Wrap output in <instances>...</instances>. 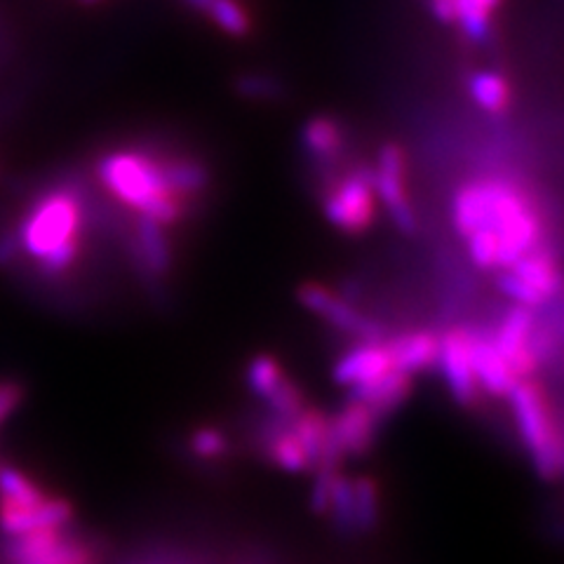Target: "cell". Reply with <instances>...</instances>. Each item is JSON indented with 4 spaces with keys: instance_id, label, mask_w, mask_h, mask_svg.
I'll list each match as a JSON object with an SVG mask.
<instances>
[{
    "instance_id": "6da1fadb",
    "label": "cell",
    "mask_w": 564,
    "mask_h": 564,
    "mask_svg": "<svg viewBox=\"0 0 564 564\" xmlns=\"http://www.w3.org/2000/svg\"><path fill=\"white\" fill-rule=\"evenodd\" d=\"M456 231L468 242L475 267L508 269L541 242V217L529 193L508 180H475L452 203Z\"/></svg>"
},
{
    "instance_id": "7a4b0ae2",
    "label": "cell",
    "mask_w": 564,
    "mask_h": 564,
    "mask_svg": "<svg viewBox=\"0 0 564 564\" xmlns=\"http://www.w3.org/2000/svg\"><path fill=\"white\" fill-rule=\"evenodd\" d=\"M83 203L76 188H50L35 200L17 228L14 240L20 252L39 261L47 278L66 273L80 257Z\"/></svg>"
},
{
    "instance_id": "3957f363",
    "label": "cell",
    "mask_w": 564,
    "mask_h": 564,
    "mask_svg": "<svg viewBox=\"0 0 564 564\" xmlns=\"http://www.w3.org/2000/svg\"><path fill=\"white\" fill-rule=\"evenodd\" d=\"M97 174L113 198L137 209L144 219L167 228L184 217L186 198L174 191L165 161L141 151H113L101 158Z\"/></svg>"
},
{
    "instance_id": "277c9868",
    "label": "cell",
    "mask_w": 564,
    "mask_h": 564,
    "mask_svg": "<svg viewBox=\"0 0 564 564\" xmlns=\"http://www.w3.org/2000/svg\"><path fill=\"white\" fill-rule=\"evenodd\" d=\"M522 443L543 480L560 478L562 440L551 402L534 381H518L508 393Z\"/></svg>"
},
{
    "instance_id": "5b68a950",
    "label": "cell",
    "mask_w": 564,
    "mask_h": 564,
    "mask_svg": "<svg viewBox=\"0 0 564 564\" xmlns=\"http://www.w3.org/2000/svg\"><path fill=\"white\" fill-rule=\"evenodd\" d=\"M0 564H97L95 549L66 527L35 529L0 541Z\"/></svg>"
},
{
    "instance_id": "8992f818",
    "label": "cell",
    "mask_w": 564,
    "mask_h": 564,
    "mask_svg": "<svg viewBox=\"0 0 564 564\" xmlns=\"http://www.w3.org/2000/svg\"><path fill=\"white\" fill-rule=\"evenodd\" d=\"M325 217L348 236H360L377 219V191L372 170L360 167L334 182L323 198Z\"/></svg>"
},
{
    "instance_id": "52a82bcc",
    "label": "cell",
    "mask_w": 564,
    "mask_h": 564,
    "mask_svg": "<svg viewBox=\"0 0 564 564\" xmlns=\"http://www.w3.org/2000/svg\"><path fill=\"white\" fill-rule=\"evenodd\" d=\"M499 288L518 306L536 308L553 302L560 294V269L551 254L534 250L518 259L513 267L503 269Z\"/></svg>"
},
{
    "instance_id": "ba28073f",
    "label": "cell",
    "mask_w": 564,
    "mask_h": 564,
    "mask_svg": "<svg viewBox=\"0 0 564 564\" xmlns=\"http://www.w3.org/2000/svg\"><path fill=\"white\" fill-rule=\"evenodd\" d=\"M299 302H302L311 313L325 317L332 327H337L344 334H350V337L367 344L383 341V327L377 321L362 315L356 306L346 302L344 296L334 294L325 285L306 282V285L299 288Z\"/></svg>"
},
{
    "instance_id": "9c48e42d",
    "label": "cell",
    "mask_w": 564,
    "mask_h": 564,
    "mask_svg": "<svg viewBox=\"0 0 564 564\" xmlns=\"http://www.w3.org/2000/svg\"><path fill=\"white\" fill-rule=\"evenodd\" d=\"M372 174L375 191L379 193V198L388 209V215H391L393 224L402 234H414L416 215L408 196V182H404V174H408V158H404L402 147L383 144L379 151L377 170H372Z\"/></svg>"
},
{
    "instance_id": "30bf717a",
    "label": "cell",
    "mask_w": 564,
    "mask_h": 564,
    "mask_svg": "<svg viewBox=\"0 0 564 564\" xmlns=\"http://www.w3.org/2000/svg\"><path fill=\"white\" fill-rule=\"evenodd\" d=\"M534 327H536V321H534L532 308L516 304L503 315L501 325L491 337L494 346L499 348L503 360L510 367V372H513L518 381L534 377V372L541 365L534 348Z\"/></svg>"
},
{
    "instance_id": "8fae6325",
    "label": "cell",
    "mask_w": 564,
    "mask_h": 564,
    "mask_svg": "<svg viewBox=\"0 0 564 564\" xmlns=\"http://www.w3.org/2000/svg\"><path fill=\"white\" fill-rule=\"evenodd\" d=\"M437 362H440V369H443V377L449 386L454 400L466 404V408L475 404L480 393V386L475 381L473 360H470V329L454 327L447 334H443V337H440Z\"/></svg>"
},
{
    "instance_id": "7c38bea8",
    "label": "cell",
    "mask_w": 564,
    "mask_h": 564,
    "mask_svg": "<svg viewBox=\"0 0 564 564\" xmlns=\"http://www.w3.org/2000/svg\"><path fill=\"white\" fill-rule=\"evenodd\" d=\"M379 416L365 402L350 400L346 408L329 419V435L341 456H362L375 445Z\"/></svg>"
},
{
    "instance_id": "4fadbf2b",
    "label": "cell",
    "mask_w": 564,
    "mask_h": 564,
    "mask_svg": "<svg viewBox=\"0 0 564 564\" xmlns=\"http://www.w3.org/2000/svg\"><path fill=\"white\" fill-rule=\"evenodd\" d=\"M74 520V506L66 499L45 497L33 508H14L0 503V532L3 536H20L35 529H57Z\"/></svg>"
},
{
    "instance_id": "5bb4252c",
    "label": "cell",
    "mask_w": 564,
    "mask_h": 564,
    "mask_svg": "<svg viewBox=\"0 0 564 564\" xmlns=\"http://www.w3.org/2000/svg\"><path fill=\"white\" fill-rule=\"evenodd\" d=\"M391 369L393 362L391 352L386 348V341H362L360 346H352L348 352H344L339 362L334 365V381L348 388H358L383 377L386 372H391Z\"/></svg>"
},
{
    "instance_id": "9a60e30c",
    "label": "cell",
    "mask_w": 564,
    "mask_h": 564,
    "mask_svg": "<svg viewBox=\"0 0 564 564\" xmlns=\"http://www.w3.org/2000/svg\"><path fill=\"white\" fill-rule=\"evenodd\" d=\"M470 360H473V372L478 386L485 388V391H489L491 395L508 398L518 379L513 377V372H510L508 362L503 360L499 348L494 346L489 334L470 329Z\"/></svg>"
},
{
    "instance_id": "2e32d148",
    "label": "cell",
    "mask_w": 564,
    "mask_h": 564,
    "mask_svg": "<svg viewBox=\"0 0 564 564\" xmlns=\"http://www.w3.org/2000/svg\"><path fill=\"white\" fill-rule=\"evenodd\" d=\"M388 352H391V362L395 372L416 375L423 372L437 362L440 350V337L433 332H404L386 341Z\"/></svg>"
},
{
    "instance_id": "e0dca14e",
    "label": "cell",
    "mask_w": 564,
    "mask_h": 564,
    "mask_svg": "<svg viewBox=\"0 0 564 564\" xmlns=\"http://www.w3.org/2000/svg\"><path fill=\"white\" fill-rule=\"evenodd\" d=\"M410 393H412V375L395 372V369H391V372H386L375 381L352 388L350 400L365 402L367 408L381 419L386 414L395 412L400 404L410 398Z\"/></svg>"
},
{
    "instance_id": "ac0fdd59",
    "label": "cell",
    "mask_w": 564,
    "mask_h": 564,
    "mask_svg": "<svg viewBox=\"0 0 564 564\" xmlns=\"http://www.w3.org/2000/svg\"><path fill=\"white\" fill-rule=\"evenodd\" d=\"M134 257L151 278H165L172 267V250L165 228L151 219L139 217L134 236Z\"/></svg>"
},
{
    "instance_id": "d6986e66",
    "label": "cell",
    "mask_w": 564,
    "mask_h": 564,
    "mask_svg": "<svg viewBox=\"0 0 564 564\" xmlns=\"http://www.w3.org/2000/svg\"><path fill=\"white\" fill-rule=\"evenodd\" d=\"M263 452L278 468L288 473L311 470L306 452L299 445L294 431L290 429V421L273 419L267 423V429H263Z\"/></svg>"
},
{
    "instance_id": "ffe728a7",
    "label": "cell",
    "mask_w": 564,
    "mask_h": 564,
    "mask_svg": "<svg viewBox=\"0 0 564 564\" xmlns=\"http://www.w3.org/2000/svg\"><path fill=\"white\" fill-rule=\"evenodd\" d=\"M304 149L317 163H334L344 151V132L334 118L315 116L311 118L302 132Z\"/></svg>"
},
{
    "instance_id": "44dd1931",
    "label": "cell",
    "mask_w": 564,
    "mask_h": 564,
    "mask_svg": "<svg viewBox=\"0 0 564 564\" xmlns=\"http://www.w3.org/2000/svg\"><path fill=\"white\" fill-rule=\"evenodd\" d=\"M456 24L464 29L473 43H487L491 39V14L497 12L501 0H454Z\"/></svg>"
},
{
    "instance_id": "7402d4cb",
    "label": "cell",
    "mask_w": 564,
    "mask_h": 564,
    "mask_svg": "<svg viewBox=\"0 0 564 564\" xmlns=\"http://www.w3.org/2000/svg\"><path fill=\"white\" fill-rule=\"evenodd\" d=\"M473 101L487 113H503L510 106V85L497 70H478L468 80Z\"/></svg>"
},
{
    "instance_id": "603a6c76",
    "label": "cell",
    "mask_w": 564,
    "mask_h": 564,
    "mask_svg": "<svg viewBox=\"0 0 564 564\" xmlns=\"http://www.w3.org/2000/svg\"><path fill=\"white\" fill-rule=\"evenodd\" d=\"M45 499L43 489L22 470L12 466H0V503L14 508H33Z\"/></svg>"
},
{
    "instance_id": "cb8c5ba5",
    "label": "cell",
    "mask_w": 564,
    "mask_h": 564,
    "mask_svg": "<svg viewBox=\"0 0 564 564\" xmlns=\"http://www.w3.org/2000/svg\"><path fill=\"white\" fill-rule=\"evenodd\" d=\"M327 516L332 518L334 527L339 529L344 536H358L356 527V508H352V480L346 475L337 473L329 487V506Z\"/></svg>"
},
{
    "instance_id": "d4e9b609",
    "label": "cell",
    "mask_w": 564,
    "mask_h": 564,
    "mask_svg": "<svg viewBox=\"0 0 564 564\" xmlns=\"http://www.w3.org/2000/svg\"><path fill=\"white\" fill-rule=\"evenodd\" d=\"M352 508H356L358 536L379 527V487L372 478L352 480Z\"/></svg>"
},
{
    "instance_id": "484cf974",
    "label": "cell",
    "mask_w": 564,
    "mask_h": 564,
    "mask_svg": "<svg viewBox=\"0 0 564 564\" xmlns=\"http://www.w3.org/2000/svg\"><path fill=\"white\" fill-rule=\"evenodd\" d=\"M165 170L174 191L186 200L207 186V170L193 158H170L165 161Z\"/></svg>"
},
{
    "instance_id": "4316f807",
    "label": "cell",
    "mask_w": 564,
    "mask_h": 564,
    "mask_svg": "<svg viewBox=\"0 0 564 564\" xmlns=\"http://www.w3.org/2000/svg\"><path fill=\"white\" fill-rule=\"evenodd\" d=\"M205 14H209V20L234 39H245L252 31V17L238 0H212Z\"/></svg>"
},
{
    "instance_id": "83f0119b",
    "label": "cell",
    "mask_w": 564,
    "mask_h": 564,
    "mask_svg": "<svg viewBox=\"0 0 564 564\" xmlns=\"http://www.w3.org/2000/svg\"><path fill=\"white\" fill-rule=\"evenodd\" d=\"M285 379V369L273 356H257L250 365H247V386L259 398L267 400L280 381Z\"/></svg>"
},
{
    "instance_id": "f1b7e54d",
    "label": "cell",
    "mask_w": 564,
    "mask_h": 564,
    "mask_svg": "<svg viewBox=\"0 0 564 564\" xmlns=\"http://www.w3.org/2000/svg\"><path fill=\"white\" fill-rule=\"evenodd\" d=\"M267 404H269L273 419H278V421H292L294 416L302 414L304 408H306L302 391H299L296 383L288 377L282 379L275 391L267 398Z\"/></svg>"
},
{
    "instance_id": "f546056e",
    "label": "cell",
    "mask_w": 564,
    "mask_h": 564,
    "mask_svg": "<svg viewBox=\"0 0 564 564\" xmlns=\"http://www.w3.org/2000/svg\"><path fill=\"white\" fill-rule=\"evenodd\" d=\"M188 447H191V454L200 458V462H215V458L226 456L228 437L215 426H203L198 431H193Z\"/></svg>"
},
{
    "instance_id": "4dcf8cb0",
    "label": "cell",
    "mask_w": 564,
    "mask_h": 564,
    "mask_svg": "<svg viewBox=\"0 0 564 564\" xmlns=\"http://www.w3.org/2000/svg\"><path fill=\"white\" fill-rule=\"evenodd\" d=\"M236 90L245 99H257V101H271L280 99L285 87L273 76H263V74H245L236 80Z\"/></svg>"
},
{
    "instance_id": "1f68e13d",
    "label": "cell",
    "mask_w": 564,
    "mask_h": 564,
    "mask_svg": "<svg viewBox=\"0 0 564 564\" xmlns=\"http://www.w3.org/2000/svg\"><path fill=\"white\" fill-rule=\"evenodd\" d=\"M24 398V388L14 381H3L0 383V423H3Z\"/></svg>"
},
{
    "instance_id": "d6a6232c",
    "label": "cell",
    "mask_w": 564,
    "mask_h": 564,
    "mask_svg": "<svg viewBox=\"0 0 564 564\" xmlns=\"http://www.w3.org/2000/svg\"><path fill=\"white\" fill-rule=\"evenodd\" d=\"M426 8L440 24H456L454 0H426Z\"/></svg>"
},
{
    "instance_id": "836d02e7",
    "label": "cell",
    "mask_w": 564,
    "mask_h": 564,
    "mask_svg": "<svg viewBox=\"0 0 564 564\" xmlns=\"http://www.w3.org/2000/svg\"><path fill=\"white\" fill-rule=\"evenodd\" d=\"M182 6H186L188 10H193V12H200V14H205L207 12V8H209V3L212 0H180Z\"/></svg>"
},
{
    "instance_id": "e575fe53",
    "label": "cell",
    "mask_w": 564,
    "mask_h": 564,
    "mask_svg": "<svg viewBox=\"0 0 564 564\" xmlns=\"http://www.w3.org/2000/svg\"><path fill=\"white\" fill-rule=\"evenodd\" d=\"M83 6H97V3H101V0H80Z\"/></svg>"
}]
</instances>
